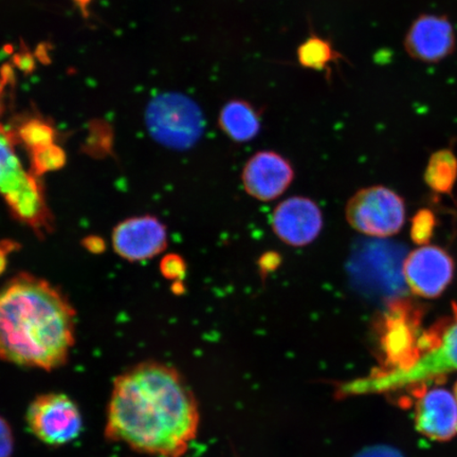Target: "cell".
Masks as SVG:
<instances>
[{
  "label": "cell",
  "mask_w": 457,
  "mask_h": 457,
  "mask_svg": "<svg viewBox=\"0 0 457 457\" xmlns=\"http://www.w3.org/2000/svg\"><path fill=\"white\" fill-rule=\"evenodd\" d=\"M195 398L175 369L147 361L131 367L113 382L105 436L137 453L180 457L196 436Z\"/></svg>",
  "instance_id": "cell-1"
},
{
  "label": "cell",
  "mask_w": 457,
  "mask_h": 457,
  "mask_svg": "<svg viewBox=\"0 0 457 457\" xmlns=\"http://www.w3.org/2000/svg\"><path fill=\"white\" fill-rule=\"evenodd\" d=\"M76 341V312L45 279L21 273L0 289V359L54 370L67 363Z\"/></svg>",
  "instance_id": "cell-2"
},
{
  "label": "cell",
  "mask_w": 457,
  "mask_h": 457,
  "mask_svg": "<svg viewBox=\"0 0 457 457\" xmlns=\"http://www.w3.org/2000/svg\"><path fill=\"white\" fill-rule=\"evenodd\" d=\"M145 124L153 139L175 151H186L202 138L204 118L195 102L181 94H162L145 111Z\"/></svg>",
  "instance_id": "cell-3"
},
{
  "label": "cell",
  "mask_w": 457,
  "mask_h": 457,
  "mask_svg": "<svg viewBox=\"0 0 457 457\" xmlns=\"http://www.w3.org/2000/svg\"><path fill=\"white\" fill-rule=\"evenodd\" d=\"M345 219L353 230L363 236L391 237L404 226V200L384 186L364 187L348 199Z\"/></svg>",
  "instance_id": "cell-4"
},
{
  "label": "cell",
  "mask_w": 457,
  "mask_h": 457,
  "mask_svg": "<svg viewBox=\"0 0 457 457\" xmlns=\"http://www.w3.org/2000/svg\"><path fill=\"white\" fill-rule=\"evenodd\" d=\"M0 194L17 219L37 228L48 224V211L36 179L22 167L7 133L0 129Z\"/></svg>",
  "instance_id": "cell-5"
},
{
  "label": "cell",
  "mask_w": 457,
  "mask_h": 457,
  "mask_svg": "<svg viewBox=\"0 0 457 457\" xmlns=\"http://www.w3.org/2000/svg\"><path fill=\"white\" fill-rule=\"evenodd\" d=\"M29 428L39 441L62 445L78 438L83 428L81 411L70 396L62 393L42 394L27 410Z\"/></svg>",
  "instance_id": "cell-6"
},
{
  "label": "cell",
  "mask_w": 457,
  "mask_h": 457,
  "mask_svg": "<svg viewBox=\"0 0 457 457\" xmlns=\"http://www.w3.org/2000/svg\"><path fill=\"white\" fill-rule=\"evenodd\" d=\"M455 265L445 249L424 245L405 259L403 273L411 293L424 299H436L453 282Z\"/></svg>",
  "instance_id": "cell-7"
},
{
  "label": "cell",
  "mask_w": 457,
  "mask_h": 457,
  "mask_svg": "<svg viewBox=\"0 0 457 457\" xmlns=\"http://www.w3.org/2000/svg\"><path fill=\"white\" fill-rule=\"evenodd\" d=\"M324 226L323 213L312 199L294 196L285 199L273 210L272 231L279 241L301 248L319 237Z\"/></svg>",
  "instance_id": "cell-8"
},
{
  "label": "cell",
  "mask_w": 457,
  "mask_h": 457,
  "mask_svg": "<svg viewBox=\"0 0 457 457\" xmlns=\"http://www.w3.org/2000/svg\"><path fill=\"white\" fill-rule=\"evenodd\" d=\"M415 427L431 441L448 442L457 434V399L442 386H421L414 391Z\"/></svg>",
  "instance_id": "cell-9"
},
{
  "label": "cell",
  "mask_w": 457,
  "mask_h": 457,
  "mask_svg": "<svg viewBox=\"0 0 457 457\" xmlns=\"http://www.w3.org/2000/svg\"><path fill=\"white\" fill-rule=\"evenodd\" d=\"M295 179L289 160L277 152L261 151L245 164L242 181L248 195L259 202H272L288 190Z\"/></svg>",
  "instance_id": "cell-10"
},
{
  "label": "cell",
  "mask_w": 457,
  "mask_h": 457,
  "mask_svg": "<svg viewBox=\"0 0 457 457\" xmlns=\"http://www.w3.org/2000/svg\"><path fill=\"white\" fill-rule=\"evenodd\" d=\"M113 249L129 262H140L156 256L168 245L167 228L155 216H137L114 228Z\"/></svg>",
  "instance_id": "cell-11"
},
{
  "label": "cell",
  "mask_w": 457,
  "mask_h": 457,
  "mask_svg": "<svg viewBox=\"0 0 457 457\" xmlns=\"http://www.w3.org/2000/svg\"><path fill=\"white\" fill-rule=\"evenodd\" d=\"M407 54L417 61L436 62L455 48V33L447 17L421 15L411 25L404 39Z\"/></svg>",
  "instance_id": "cell-12"
},
{
  "label": "cell",
  "mask_w": 457,
  "mask_h": 457,
  "mask_svg": "<svg viewBox=\"0 0 457 457\" xmlns=\"http://www.w3.org/2000/svg\"><path fill=\"white\" fill-rule=\"evenodd\" d=\"M420 365L434 379L457 370V303H453V316L428 329V342Z\"/></svg>",
  "instance_id": "cell-13"
},
{
  "label": "cell",
  "mask_w": 457,
  "mask_h": 457,
  "mask_svg": "<svg viewBox=\"0 0 457 457\" xmlns=\"http://www.w3.org/2000/svg\"><path fill=\"white\" fill-rule=\"evenodd\" d=\"M220 129L234 142L253 140L260 134V113L248 101L234 99L222 106L219 116Z\"/></svg>",
  "instance_id": "cell-14"
},
{
  "label": "cell",
  "mask_w": 457,
  "mask_h": 457,
  "mask_svg": "<svg viewBox=\"0 0 457 457\" xmlns=\"http://www.w3.org/2000/svg\"><path fill=\"white\" fill-rule=\"evenodd\" d=\"M425 182L434 192L450 194L457 180V158L453 151L432 154L424 174Z\"/></svg>",
  "instance_id": "cell-15"
},
{
  "label": "cell",
  "mask_w": 457,
  "mask_h": 457,
  "mask_svg": "<svg viewBox=\"0 0 457 457\" xmlns=\"http://www.w3.org/2000/svg\"><path fill=\"white\" fill-rule=\"evenodd\" d=\"M296 57L299 64L306 70L327 71L333 62L340 60L341 55L328 39L313 34L299 46Z\"/></svg>",
  "instance_id": "cell-16"
},
{
  "label": "cell",
  "mask_w": 457,
  "mask_h": 457,
  "mask_svg": "<svg viewBox=\"0 0 457 457\" xmlns=\"http://www.w3.org/2000/svg\"><path fill=\"white\" fill-rule=\"evenodd\" d=\"M21 139L31 148H36L54 145V131L49 125L45 124L39 120H32L27 122L21 129Z\"/></svg>",
  "instance_id": "cell-17"
},
{
  "label": "cell",
  "mask_w": 457,
  "mask_h": 457,
  "mask_svg": "<svg viewBox=\"0 0 457 457\" xmlns=\"http://www.w3.org/2000/svg\"><path fill=\"white\" fill-rule=\"evenodd\" d=\"M32 152L34 169L39 174L59 169L65 162L64 152L54 143V145L36 148Z\"/></svg>",
  "instance_id": "cell-18"
},
{
  "label": "cell",
  "mask_w": 457,
  "mask_h": 457,
  "mask_svg": "<svg viewBox=\"0 0 457 457\" xmlns=\"http://www.w3.org/2000/svg\"><path fill=\"white\" fill-rule=\"evenodd\" d=\"M434 224H436V220L430 211H420L414 217L412 222L411 236H412L413 241L420 245H427L432 237Z\"/></svg>",
  "instance_id": "cell-19"
},
{
  "label": "cell",
  "mask_w": 457,
  "mask_h": 457,
  "mask_svg": "<svg viewBox=\"0 0 457 457\" xmlns=\"http://www.w3.org/2000/svg\"><path fill=\"white\" fill-rule=\"evenodd\" d=\"M14 436L9 422L0 416V457L12 456Z\"/></svg>",
  "instance_id": "cell-20"
},
{
  "label": "cell",
  "mask_w": 457,
  "mask_h": 457,
  "mask_svg": "<svg viewBox=\"0 0 457 457\" xmlns=\"http://www.w3.org/2000/svg\"><path fill=\"white\" fill-rule=\"evenodd\" d=\"M356 457H403L400 451L388 445H375L364 449Z\"/></svg>",
  "instance_id": "cell-21"
},
{
  "label": "cell",
  "mask_w": 457,
  "mask_h": 457,
  "mask_svg": "<svg viewBox=\"0 0 457 457\" xmlns=\"http://www.w3.org/2000/svg\"><path fill=\"white\" fill-rule=\"evenodd\" d=\"M184 262H181L179 256H169L163 262V273L170 278L179 276L180 273H184Z\"/></svg>",
  "instance_id": "cell-22"
},
{
  "label": "cell",
  "mask_w": 457,
  "mask_h": 457,
  "mask_svg": "<svg viewBox=\"0 0 457 457\" xmlns=\"http://www.w3.org/2000/svg\"><path fill=\"white\" fill-rule=\"evenodd\" d=\"M4 265H5V260L4 257V253H2V251H0V272L3 271Z\"/></svg>",
  "instance_id": "cell-23"
},
{
  "label": "cell",
  "mask_w": 457,
  "mask_h": 457,
  "mask_svg": "<svg viewBox=\"0 0 457 457\" xmlns=\"http://www.w3.org/2000/svg\"><path fill=\"white\" fill-rule=\"evenodd\" d=\"M453 393H454V395H455V397L457 399V381L455 382V385H454Z\"/></svg>",
  "instance_id": "cell-24"
},
{
  "label": "cell",
  "mask_w": 457,
  "mask_h": 457,
  "mask_svg": "<svg viewBox=\"0 0 457 457\" xmlns=\"http://www.w3.org/2000/svg\"><path fill=\"white\" fill-rule=\"evenodd\" d=\"M78 2H85V0H78ZM87 2V0H86Z\"/></svg>",
  "instance_id": "cell-25"
}]
</instances>
